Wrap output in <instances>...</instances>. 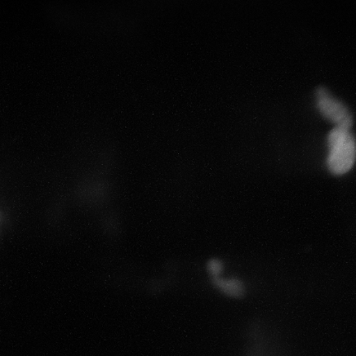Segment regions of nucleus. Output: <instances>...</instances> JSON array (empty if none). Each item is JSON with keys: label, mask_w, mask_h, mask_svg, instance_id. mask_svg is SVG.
Here are the masks:
<instances>
[{"label": "nucleus", "mask_w": 356, "mask_h": 356, "mask_svg": "<svg viewBox=\"0 0 356 356\" xmlns=\"http://www.w3.org/2000/svg\"><path fill=\"white\" fill-rule=\"evenodd\" d=\"M329 154L327 164L335 175H345L354 166L356 160V140L350 130L336 127L327 137Z\"/></svg>", "instance_id": "nucleus-1"}, {"label": "nucleus", "mask_w": 356, "mask_h": 356, "mask_svg": "<svg viewBox=\"0 0 356 356\" xmlns=\"http://www.w3.org/2000/svg\"><path fill=\"white\" fill-rule=\"evenodd\" d=\"M316 95L318 108L323 117L335 123L337 127L350 130L353 126V117L349 109L341 101L333 97L325 88H319Z\"/></svg>", "instance_id": "nucleus-2"}, {"label": "nucleus", "mask_w": 356, "mask_h": 356, "mask_svg": "<svg viewBox=\"0 0 356 356\" xmlns=\"http://www.w3.org/2000/svg\"><path fill=\"white\" fill-rule=\"evenodd\" d=\"M212 282L220 291L225 296L241 298L245 293V287L241 280L238 279H222L220 277L212 278Z\"/></svg>", "instance_id": "nucleus-3"}, {"label": "nucleus", "mask_w": 356, "mask_h": 356, "mask_svg": "<svg viewBox=\"0 0 356 356\" xmlns=\"http://www.w3.org/2000/svg\"><path fill=\"white\" fill-rule=\"evenodd\" d=\"M222 270H224V265H222V262L220 260L212 259L207 264V270L211 274L212 278L220 277Z\"/></svg>", "instance_id": "nucleus-4"}]
</instances>
